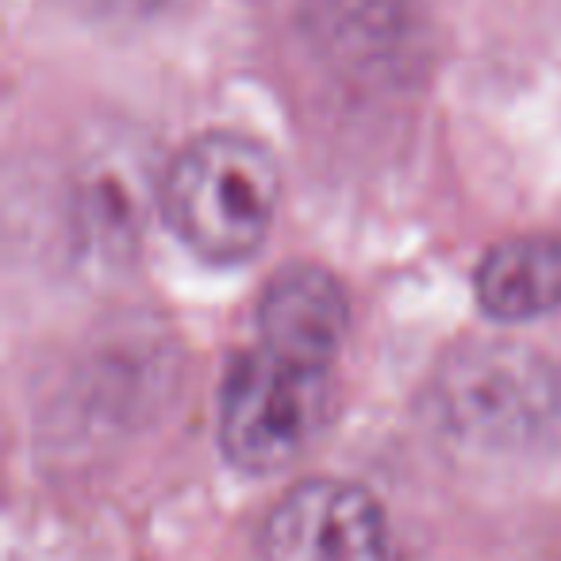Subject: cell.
<instances>
[{
    "label": "cell",
    "instance_id": "obj_1",
    "mask_svg": "<svg viewBox=\"0 0 561 561\" xmlns=\"http://www.w3.org/2000/svg\"><path fill=\"white\" fill-rule=\"evenodd\" d=\"M280 204V173L262 142L208 131L170 162L162 216L196 257L239 265L270 239Z\"/></svg>",
    "mask_w": 561,
    "mask_h": 561
},
{
    "label": "cell",
    "instance_id": "obj_5",
    "mask_svg": "<svg viewBox=\"0 0 561 561\" xmlns=\"http://www.w3.org/2000/svg\"><path fill=\"white\" fill-rule=\"evenodd\" d=\"M389 519L369 489L312 477L285 492L262 530L265 561H389Z\"/></svg>",
    "mask_w": 561,
    "mask_h": 561
},
{
    "label": "cell",
    "instance_id": "obj_4",
    "mask_svg": "<svg viewBox=\"0 0 561 561\" xmlns=\"http://www.w3.org/2000/svg\"><path fill=\"white\" fill-rule=\"evenodd\" d=\"M300 27L308 47L358 85H397L427 50L420 0H300Z\"/></svg>",
    "mask_w": 561,
    "mask_h": 561
},
{
    "label": "cell",
    "instance_id": "obj_6",
    "mask_svg": "<svg viewBox=\"0 0 561 561\" xmlns=\"http://www.w3.org/2000/svg\"><path fill=\"white\" fill-rule=\"evenodd\" d=\"M351 331L343 280L312 262H293L265 285L257 300V335L280 358L312 369H335Z\"/></svg>",
    "mask_w": 561,
    "mask_h": 561
},
{
    "label": "cell",
    "instance_id": "obj_7",
    "mask_svg": "<svg viewBox=\"0 0 561 561\" xmlns=\"http://www.w3.org/2000/svg\"><path fill=\"white\" fill-rule=\"evenodd\" d=\"M477 305L500 323H527L561 308V234H515L481 257Z\"/></svg>",
    "mask_w": 561,
    "mask_h": 561
},
{
    "label": "cell",
    "instance_id": "obj_3",
    "mask_svg": "<svg viewBox=\"0 0 561 561\" xmlns=\"http://www.w3.org/2000/svg\"><path fill=\"white\" fill-rule=\"evenodd\" d=\"M435 404L461 443L523 446L561 412V377L538 351L507 339H477L443 362Z\"/></svg>",
    "mask_w": 561,
    "mask_h": 561
},
{
    "label": "cell",
    "instance_id": "obj_2",
    "mask_svg": "<svg viewBox=\"0 0 561 561\" xmlns=\"http://www.w3.org/2000/svg\"><path fill=\"white\" fill-rule=\"evenodd\" d=\"M335 369H312L280 354H239L219 385V450L234 469L270 477L316 446L335 415Z\"/></svg>",
    "mask_w": 561,
    "mask_h": 561
}]
</instances>
